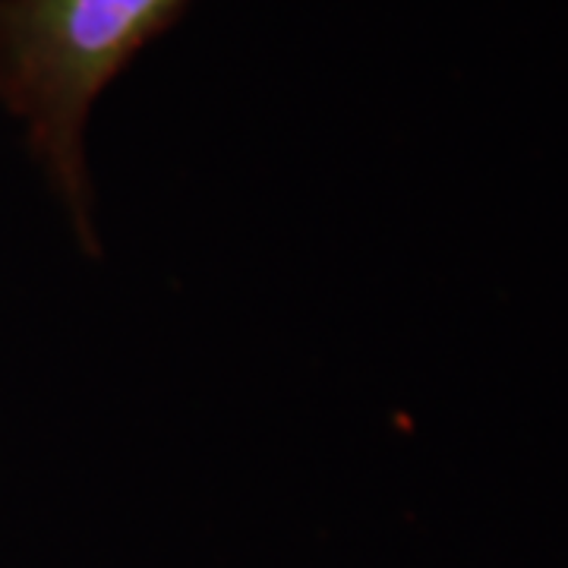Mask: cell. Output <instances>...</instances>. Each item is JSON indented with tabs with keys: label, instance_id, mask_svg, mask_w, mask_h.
<instances>
[{
	"label": "cell",
	"instance_id": "obj_1",
	"mask_svg": "<svg viewBox=\"0 0 568 568\" xmlns=\"http://www.w3.org/2000/svg\"><path fill=\"white\" fill-rule=\"evenodd\" d=\"M193 0H0V108L82 253H99L89 123Z\"/></svg>",
	"mask_w": 568,
	"mask_h": 568
}]
</instances>
